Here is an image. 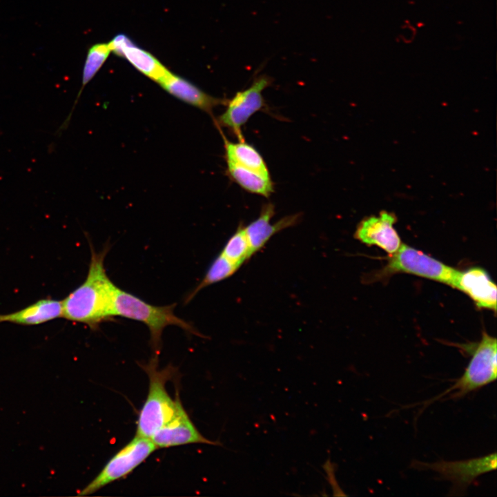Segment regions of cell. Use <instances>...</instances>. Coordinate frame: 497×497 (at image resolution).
Instances as JSON below:
<instances>
[{"label": "cell", "instance_id": "obj_4", "mask_svg": "<svg viewBox=\"0 0 497 497\" xmlns=\"http://www.w3.org/2000/svg\"><path fill=\"white\" fill-rule=\"evenodd\" d=\"M472 348L471 359L462 376L451 387L429 402L442 399L447 395L450 399L461 398L496 380V338L484 332L480 342Z\"/></svg>", "mask_w": 497, "mask_h": 497}, {"label": "cell", "instance_id": "obj_19", "mask_svg": "<svg viewBox=\"0 0 497 497\" xmlns=\"http://www.w3.org/2000/svg\"><path fill=\"white\" fill-rule=\"evenodd\" d=\"M221 253L240 266L253 255L244 226H240L225 244Z\"/></svg>", "mask_w": 497, "mask_h": 497}, {"label": "cell", "instance_id": "obj_13", "mask_svg": "<svg viewBox=\"0 0 497 497\" xmlns=\"http://www.w3.org/2000/svg\"><path fill=\"white\" fill-rule=\"evenodd\" d=\"M274 214V205L266 203L263 205L260 215L248 226H244L253 253L261 249L275 233L296 224L300 218L298 214L291 215L271 224V220Z\"/></svg>", "mask_w": 497, "mask_h": 497}, {"label": "cell", "instance_id": "obj_9", "mask_svg": "<svg viewBox=\"0 0 497 497\" xmlns=\"http://www.w3.org/2000/svg\"><path fill=\"white\" fill-rule=\"evenodd\" d=\"M396 218L387 211L372 215L362 220L354 234L361 242L377 246L389 255L396 253L402 244L400 237L394 228Z\"/></svg>", "mask_w": 497, "mask_h": 497}, {"label": "cell", "instance_id": "obj_15", "mask_svg": "<svg viewBox=\"0 0 497 497\" xmlns=\"http://www.w3.org/2000/svg\"><path fill=\"white\" fill-rule=\"evenodd\" d=\"M62 301L51 298L41 299L16 312L0 314V323L38 325L62 317Z\"/></svg>", "mask_w": 497, "mask_h": 497}, {"label": "cell", "instance_id": "obj_3", "mask_svg": "<svg viewBox=\"0 0 497 497\" xmlns=\"http://www.w3.org/2000/svg\"><path fill=\"white\" fill-rule=\"evenodd\" d=\"M175 304L154 306L117 286L113 297V316L132 319L147 326L150 335V344L155 352V357L159 355L162 334L168 326H177L189 333L201 336L191 324L175 315Z\"/></svg>", "mask_w": 497, "mask_h": 497}, {"label": "cell", "instance_id": "obj_18", "mask_svg": "<svg viewBox=\"0 0 497 497\" xmlns=\"http://www.w3.org/2000/svg\"><path fill=\"white\" fill-rule=\"evenodd\" d=\"M239 268V266L231 262L220 253L212 262L199 284L186 297V302L191 301L204 288L229 277Z\"/></svg>", "mask_w": 497, "mask_h": 497}, {"label": "cell", "instance_id": "obj_2", "mask_svg": "<svg viewBox=\"0 0 497 497\" xmlns=\"http://www.w3.org/2000/svg\"><path fill=\"white\" fill-rule=\"evenodd\" d=\"M157 367V357L143 366L149 378V387L139 413L136 435L148 438L170 420L182 406L179 398L172 399L166 388L175 370L171 366L160 370Z\"/></svg>", "mask_w": 497, "mask_h": 497}, {"label": "cell", "instance_id": "obj_7", "mask_svg": "<svg viewBox=\"0 0 497 497\" xmlns=\"http://www.w3.org/2000/svg\"><path fill=\"white\" fill-rule=\"evenodd\" d=\"M496 453L478 458L456 461H439L428 463L413 460L411 467L420 470H431L444 480L452 483L451 494H463L467 487L480 476L495 471Z\"/></svg>", "mask_w": 497, "mask_h": 497}, {"label": "cell", "instance_id": "obj_5", "mask_svg": "<svg viewBox=\"0 0 497 497\" xmlns=\"http://www.w3.org/2000/svg\"><path fill=\"white\" fill-rule=\"evenodd\" d=\"M396 273L413 274L454 288L460 271L415 248L402 244L398 250L390 255L387 264L378 276H388Z\"/></svg>", "mask_w": 497, "mask_h": 497}, {"label": "cell", "instance_id": "obj_14", "mask_svg": "<svg viewBox=\"0 0 497 497\" xmlns=\"http://www.w3.org/2000/svg\"><path fill=\"white\" fill-rule=\"evenodd\" d=\"M166 92L176 98L209 113L226 101L216 98L202 91L188 80L170 71L158 83Z\"/></svg>", "mask_w": 497, "mask_h": 497}, {"label": "cell", "instance_id": "obj_12", "mask_svg": "<svg viewBox=\"0 0 497 497\" xmlns=\"http://www.w3.org/2000/svg\"><path fill=\"white\" fill-rule=\"evenodd\" d=\"M454 288L469 296L480 309L496 311V286L487 272L480 267L460 271Z\"/></svg>", "mask_w": 497, "mask_h": 497}, {"label": "cell", "instance_id": "obj_17", "mask_svg": "<svg viewBox=\"0 0 497 497\" xmlns=\"http://www.w3.org/2000/svg\"><path fill=\"white\" fill-rule=\"evenodd\" d=\"M223 138L226 162H233L264 175H270L264 158L254 146L244 140L233 142L227 139L224 135Z\"/></svg>", "mask_w": 497, "mask_h": 497}, {"label": "cell", "instance_id": "obj_16", "mask_svg": "<svg viewBox=\"0 0 497 497\" xmlns=\"http://www.w3.org/2000/svg\"><path fill=\"white\" fill-rule=\"evenodd\" d=\"M226 164L229 177L245 191L265 197L273 193V183L270 175H264L231 162H226Z\"/></svg>", "mask_w": 497, "mask_h": 497}, {"label": "cell", "instance_id": "obj_20", "mask_svg": "<svg viewBox=\"0 0 497 497\" xmlns=\"http://www.w3.org/2000/svg\"><path fill=\"white\" fill-rule=\"evenodd\" d=\"M110 52L111 50L108 43H96L89 48L83 67L82 86L78 93L72 110L84 86L95 77L105 63Z\"/></svg>", "mask_w": 497, "mask_h": 497}, {"label": "cell", "instance_id": "obj_1", "mask_svg": "<svg viewBox=\"0 0 497 497\" xmlns=\"http://www.w3.org/2000/svg\"><path fill=\"white\" fill-rule=\"evenodd\" d=\"M106 246L96 252L91 246L88 272L84 282L62 300V317L86 324L92 330L113 316V297L116 286L108 277L104 267L108 251Z\"/></svg>", "mask_w": 497, "mask_h": 497}, {"label": "cell", "instance_id": "obj_10", "mask_svg": "<svg viewBox=\"0 0 497 497\" xmlns=\"http://www.w3.org/2000/svg\"><path fill=\"white\" fill-rule=\"evenodd\" d=\"M150 439L157 449L193 443L222 445L218 441L210 440L202 435L182 406L175 416L159 429Z\"/></svg>", "mask_w": 497, "mask_h": 497}, {"label": "cell", "instance_id": "obj_11", "mask_svg": "<svg viewBox=\"0 0 497 497\" xmlns=\"http://www.w3.org/2000/svg\"><path fill=\"white\" fill-rule=\"evenodd\" d=\"M108 45L111 52L126 58L137 70L157 84L170 72L155 57L124 35H117Z\"/></svg>", "mask_w": 497, "mask_h": 497}, {"label": "cell", "instance_id": "obj_6", "mask_svg": "<svg viewBox=\"0 0 497 497\" xmlns=\"http://www.w3.org/2000/svg\"><path fill=\"white\" fill-rule=\"evenodd\" d=\"M157 449L151 440L135 435L104 465L97 476L79 496L90 495L107 485L127 476L141 465Z\"/></svg>", "mask_w": 497, "mask_h": 497}, {"label": "cell", "instance_id": "obj_8", "mask_svg": "<svg viewBox=\"0 0 497 497\" xmlns=\"http://www.w3.org/2000/svg\"><path fill=\"white\" fill-rule=\"evenodd\" d=\"M271 84V77L261 75L255 79L248 88L236 92L230 100L226 101V108L218 117L217 124L232 131L238 141L244 140L242 127L252 115L264 108L262 92Z\"/></svg>", "mask_w": 497, "mask_h": 497}]
</instances>
